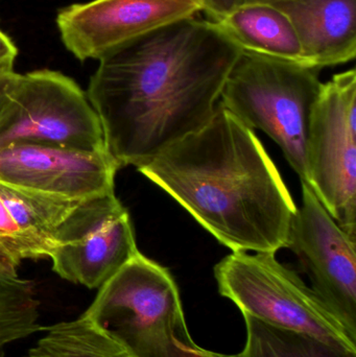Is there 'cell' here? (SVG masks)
Listing matches in <instances>:
<instances>
[{
	"instance_id": "cell-17",
	"label": "cell",
	"mask_w": 356,
	"mask_h": 357,
	"mask_svg": "<svg viewBox=\"0 0 356 357\" xmlns=\"http://www.w3.org/2000/svg\"><path fill=\"white\" fill-rule=\"evenodd\" d=\"M39 306L31 281L0 274V357L10 344L45 331Z\"/></svg>"
},
{
	"instance_id": "cell-15",
	"label": "cell",
	"mask_w": 356,
	"mask_h": 357,
	"mask_svg": "<svg viewBox=\"0 0 356 357\" xmlns=\"http://www.w3.org/2000/svg\"><path fill=\"white\" fill-rule=\"evenodd\" d=\"M24 357H133L85 314L45 327Z\"/></svg>"
},
{
	"instance_id": "cell-16",
	"label": "cell",
	"mask_w": 356,
	"mask_h": 357,
	"mask_svg": "<svg viewBox=\"0 0 356 357\" xmlns=\"http://www.w3.org/2000/svg\"><path fill=\"white\" fill-rule=\"evenodd\" d=\"M246 345L238 357H356V352L330 345L317 337L268 324L249 314Z\"/></svg>"
},
{
	"instance_id": "cell-11",
	"label": "cell",
	"mask_w": 356,
	"mask_h": 357,
	"mask_svg": "<svg viewBox=\"0 0 356 357\" xmlns=\"http://www.w3.org/2000/svg\"><path fill=\"white\" fill-rule=\"evenodd\" d=\"M121 165L108 151L87 152L36 144L0 148V182L71 199L114 190Z\"/></svg>"
},
{
	"instance_id": "cell-21",
	"label": "cell",
	"mask_w": 356,
	"mask_h": 357,
	"mask_svg": "<svg viewBox=\"0 0 356 357\" xmlns=\"http://www.w3.org/2000/svg\"><path fill=\"white\" fill-rule=\"evenodd\" d=\"M15 75H16V73L14 71V66L0 68V117L8 104V93H10V85H12Z\"/></svg>"
},
{
	"instance_id": "cell-22",
	"label": "cell",
	"mask_w": 356,
	"mask_h": 357,
	"mask_svg": "<svg viewBox=\"0 0 356 357\" xmlns=\"http://www.w3.org/2000/svg\"><path fill=\"white\" fill-rule=\"evenodd\" d=\"M246 1H263V0H242V2Z\"/></svg>"
},
{
	"instance_id": "cell-6",
	"label": "cell",
	"mask_w": 356,
	"mask_h": 357,
	"mask_svg": "<svg viewBox=\"0 0 356 357\" xmlns=\"http://www.w3.org/2000/svg\"><path fill=\"white\" fill-rule=\"evenodd\" d=\"M36 144L108 151L98 113L77 82L60 71L16 73L0 117V148Z\"/></svg>"
},
{
	"instance_id": "cell-9",
	"label": "cell",
	"mask_w": 356,
	"mask_h": 357,
	"mask_svg": "<svg viewBox=\"0 0 356 357\" xmlns=\"http://www.w3.org/2000/svg\"><path fill=\"white\" fill-rule=\"evenodd\" d=\"M302 185L286 247L307 273L311 289L356 342V241L328 213L313 189Z\"/></svg>"
},
{
	"instance_id": "cell-8",
	"label": "cell",
	"mask_w": 356,
	"mask_h": 357,
	"mask_svg": "<svg viewBox=\"0 0 356 357\" xmlns=\"http://www.w3.org/2000/svg\"><path fill=\"white\" fill-rule=\"evenodd\" d=\"M138 252L129 211L111 191L82 199L59 228L49 258L61 278L93 289Z\"/></svg>"
},
{
	"instance_id": "cell-19",
	"label": "cell",
	"mask_w": 356,
	"mask_h": 357,
	"mask_svg": "<svg viewBox=\"0 0 356 357\" xmlns=\"http://www.w3.org/2000/svg\"><path fill=\"white\" fill-rule=\"evenodd\" d=\"M203 3L209 20L217 22L240 6L242 0H203Z\"/></svg>"
},
{
	"instance_id": "cell-14",
	"label": "cell",
	"mask_w": 356,
	"mask_h": 357,
	"mask_svg": "<svg viewBox=\"0 0 356 357\" xmlns=\"http://www.w3.org/2000/svg\"><path fill=\"white\" fill-rule=\"evenodd\" d=\"M0 197L20 230L33 259L49 258L54 236L82 199L0 182Z\"/></svg>"
},
{
	"instance_id": "cell-10",
	"label": "cell",
	"mask_w": 356,
	"mask_h": 357,
	"mask_svg": "<svg viewBox=\"0 0 356 357\" xmlns=\"http://www.w3.org/2000/svg\"><path fill=\"white\" fill-rule=\"evenodd\" d=\"M202 12L203 0H92L61 8L56 22L66 50L85 62Z\"/></svg>"
},
{
	"instance_id": "cell-12",
	"label": "cell",
	"mask_w": 356,
	"mask_h": 357,
	"mask_svg": "<svg viewBox=\"0 0 356 357\" xmlns=\"http://www.w3.org/2000/svg\"><path fill=\"white\" fill-rule=\"evenodd\" d=\"M290 19L301 42L305 65L338 66L356 56V0H263Z\"/></svg>"
},
{
	"instance_id": "cell-4",
	"label": "cell",
	"mask_w": 356,
	"mask_h": 357,
	"mask_svg": "<svg viewBox=\"0 0 356 357\" xmlns=\"http://www.w3.org/2000/svg\"><path fill=\"white\" fill-rule=\"evenodd\" d=\"M320 69L253 52L228 75L219 104L277 144L301 183L309 185V130L323 84Z\"/></svg>"
},
{
	"instance_id": "cell-2",
	"label": "cell",
	"mask_w": 356,
	"mask_h": 357,
	"mask_svg": "<svg viewBox=\"0 0 356 357\" xmlns=\"http://www.w3.org/2000/svg\"><path fill=\"white\" fill-rule=\"evenodd\" d=\"M137 171L232 252L286 247L296 204L254 131L219 102L203 129Z\"/></svg>"
},
{
	"instance_id": "cell-13",
	"label": "cell",
	"mask_w": 356,
	"mask_h": 357,
	"mask_svg": "<svg viewBox=\"0 0 356 357\" xmlns=\"http://www.w3.org/2000/svg\"><path fill=\"white\" fill-rule=\"evenodd\" d=\"M215 23L244 52L305 65L294 25L269 2H242Z\"/></svg>"
},
{
	"instance_id": "cell-18",
	"label": "cell",
	"mask_w": 356,
	"mask_h": 357,
	"mask_svg": "<svg viewBox=\"0 0 356 357\" xmlns=\"http://www.w3.org/2000/svg\"><path fill=\"white\" fill-rule=\"evenodd\" d=\"M26 259L33 256L0 197V274L18 276L17 271Z\"/></svg>"
},
{
	"instance_id": "cell-5",
	"label": "cell",
	"mask_w": 356,
	"mask_h": 357,
	"mask_svg": "<svg viewBox=\"0 0 356 357\" xmlns=\"http://www.w3.org/2000/svg\"><path fill=\"white\" fill-rule=\"evenodd\" d=\"M215 277L219 293L242 314L356 352V342L338 319L276 254L232 252L215 266Z\"/></svg>"
},
{
	"instance_id": "cell-20",
	"label": "cell",
	"mask_w": 356,
	"mask_h": 357,
	"mask_svg": "<svg viewBox=\"0 0 356 357\" xmlns=\"http://www.w3.org/2000/svg\"><path fill=\"white\" fill-rule=\"evenodd\" d=\"M18 54L16 45L12 40L0 29V68L14 66L15 59Z\"/></svg>"
},
{
	"instance_id": "cell-3",
	"label": "cell",
	"mask_w": 356,
	"mask_h": 357,
	"mask_svg": "<svg viewBox=\"0 0 356 357\" xmlns=\"http://www.w3.org/2000/svg\"><path fill=\"white\" fill-rule=\"evenodd\" d=\"M84 314L133 357H238L194 343L173 275L140 252L98 289Z\"/></svg>"
},
{
	"instance_id": "cell-7",
	"label": "cell",
	"mask_w": 356,
	"mask_h": 357,
	"mask_svg": "<svg viewBox=\"0 0 356 357\" xmlns=\"http://www.w3.org/2000/svg\"><path fill=\"white\" fill-rule=\"evenodd\" d=\"M309 186L356 241V71L323 84L309 130Z\"/></svg>"
},
{
	"instance_id": "cell-1",
	"label": "cell",
	"mask_w": 356,
	"mask_h": 357,
	"mask_svg": "<svg viewBox=\"0 0 356 357\" xmlns=\"http://www.w3.org/2000/svg\"><path fill=\"white\" fill-rule=\"evenodd\" d=\"M244 50L213 21L159 27L98 61L88 98L121 167H140L212 119Z\"/></svg>"
}]
</instances>
